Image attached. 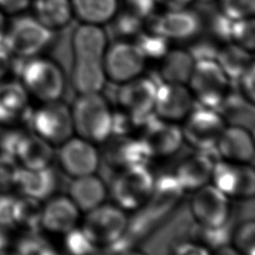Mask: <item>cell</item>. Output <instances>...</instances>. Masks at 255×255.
<instances>
[{"mask_svg":"<svg viewBox=\"0 0 255 255\" xmlns=\"http://www.w3.org/2000/svg\"><path fill=\"white\" fill-rule=\"evenodd\" d=\"M72 48L75 59L102 60L107 49L106 33L96 24L80 25L73 34Z\"/></svg>","mask_w":255,"mask_h":255,"instance_id":"cell-24","label":"cell"},{"mask_svg":"<svg viewBox=\"0 0 255 255\" xmlns=\"http://www.w3.org/2000/svg\"><path fill=\"white\" fill-rule=\"evenodd\" d=\"M102 64L106 77L114 83L122 84L141 74L145 58L135 44L117 42L106 49Z\"/></svg>","mask_w":255,"mask_h":255,"instance_id":"cell-9","label":"cell"},{"mask_svg":"<svg viewBox=\"0 0 255 255\" xmlns=\"http://www.w3.org/2000/svg\"><path fill=\"white\" fill-rule=\"evenodd\" d=\"M7 230L8 229L0 226V254L5 253L9 244V237H8Z\"/></svg>","mask_w":255,"mask_h":255,"instance_id":"cell-50","label":"cell"},{"mask_svg":"<svg viewBox=\"0 0 255 255\" xmlns=\"http://www.w3.org/2000/svg\"><path fill=\"white\" fill-rule=\"evenodd\" d=\"M107 194L103 180L90 173L74 177L69 186V197L80 211L87 212L104 203Z\"/></svg>","mask_w":255,"mask_h":255,"instance_id":"cell-23","label":"cell"},{"mask_svg":"<svg viewBox=\"0 0 255 255\" xmlns=\"http://www.w3.org/2000/svg\"><path fill=\"white\" fill-rule=\"evenodd\" d=\"M192 0H155L169 10L184 9Z\"/></svg>","mask_w":255,"mask_h":255,"instance_id":"cell-49","label":"cell"},{"mask_svg":"<svg viewBox=\"0 0 255 255\" xmlns=\"http://www.w3.org/2000/svg\"><path fill=\"white\" fill-rule=\"evenodd\" d=\"M215 61L229 80H237L253 62L250 51L236 43H228L218 50Z\"/></svg>","mask_w":255,"mask_h":255,"instance_id":"cell-28","label":"cell"},{"mask_svg":"<svg viewBox=\"0 0 255 255\" xmlns=\"http://www.w3.org/2000/svg\"><path fill=\"white\" fill-rule=\"evenodd\" d=\"M114 28L121 36H132L138 34L141 28V17L134 12H124L116 19Z\"/></svg>","mask_w":255,"mask_h":255,"instance_id":"cell-40","label":"cell"},{"mask_svg":"<svg viewBox=\"0 0 255 255\" xmlns=\"http://www.w3.org/2000/svg\"><path fill=\"white\" fill-rule=\"evenodd\" d=\"M104 142L105 158L114 167L122 169L135 164H144L150 157L141 140L128 134L111 133Z\"/></svg>","mask_w":255,"mask_h":255,"instance_id":"cell-16","label":"cell"},{"mask_svg":"<svg viewBox=\"0 0 255 255\" xmlns=\"http://www.w3.org/2000/svg\"><path fill=\"white\" fill-rule=\"evenodd\" d=\"M218 48L216 46L209 42V41H200L194 44L188 52L194 59V61L199 60H215Z\"/></svg>","mask_w":255,"mask_h":255,"instance_id":"cell-44","label":"cell"},{"mask_svg":"<svg viewBox=\"0 0 255 255\" xmlns=\"http://www.w3.org/2000/svg\"><path fill=\"white\" fill-rule=\"evenodd\" d=\"M234 246L237 251L245 255L255 253V223L253 220L243 222L233 236Z\"/></svg>","mask_w":255,"mask_h":255,"instance_id":"cell-36","label":"cell"},{"mask_svg":"<svg viewBox=\"0 0 255 255\" xmlns=\"http://www.w3.org/2000/svg\"><path fill=\"white\" fill-rule=\"evenodd\" d=\"M128 5L131 7L132 12L137 14L139 17L149 16L155 6V0H127Z\"/></svg>","mask_w":255,"mask_h":255,"instance_id":"cell-45","label":"cell"},{"mask_svg":"<svg viewBox=\"0 0 255 255\" xmlns=\"http://www.w3.org/2000/svg\"><path fill=\"white\" fill-rule=\"evenodd\" d=\"M203 1H211V0H203Z\"/></svg>","mask_w":255,"mask_h":255,"instance_id":"cell-52","label":"cell"},{"mask_svg":"<svg viewBox=\"0 0 255 255\" xmlns=\"http://www.w3.org/2000/svg\"><path fill=\"white\" fill-rule=\"evenodd\" d=\"M190 209L201 226L221 227L225 225L229 216V197L213 184L207 183L194 190Z\"/></svg>","mask_w":255,"mask_h":255,"instance_id":"cell-11","label":"cell"},{"mask_svg":"<svg viewBox=\"0 0 255 255\" xmlns=\"http://www.w3.org/2000/svg\"><path fill=\"white\" fill-rule=\"evenodd\" d=\"M193 96L184 84L162 82L156 87L153 114L169 122H178L190 113Z\"/></svg>","mask_w":255,"mask_h":255,"instance_id":"cell-15","label":"cell"},{"mask_svg":"<svg viewBox=\"0 0 255 255\" xmlns=\"http://www.w3.org/2000/svg\"><path fill=\"white\" fill-rule=\"evenodd\" d=\"M23 195L44 200L50 197L57 186V176L49 166L38 169L20 168L16 184Z\"/></svg>","mask_w":255,"mask_h":255,"instance_id":"cell-25","label":"cell"},{"mask_svg":"<svg viewBox=\"0 0 255 255\" xmlns=\"http://www.w3.org/2000/svg\"><path fill=\"white\" fill-rule=\"evenodd\" d=\"M187 84L203 107L216 109L228 95L230 80L215 60H199L194 63Z\"/></svg>","mask_w":255,"mask_h":255,"instance_id":"cell-4","label":"cell"},{"mask_svg":"<svg viewBox=\"0 0 255 255\" xmlns=\"http://www.w3.org/2000/svg\"><path fill=\"white\" fill-rule=\"evenodd\" d=\"M152 32L167 39L186 40L194 37L201 29L198 15L188 10H170L162 16L150 19Z\"/></svg>","mask_w":255,"mask_h":255,"instance_id":"cell-17","label":"cell"},{"mask_svg":"<svg viewBox=\"0 0 255 255\" xmlns=\"http://www.w3.org/2000/svg\"><path fill=\"white\" fill-rule=\"evenodd\" d=\"M31 112L28 107V92L22 83H0V124H10L18 120L28 124Z\"/></svg>","mask_w":255,"mask_h":255,"instance_id":"cell-21","label":"cell"},{"mask_svg":"<svg viewBox=\"0 0 255 255\" xmlns=\"http://www.w3.org/2000/svg\"><path fill=\"white\" fill-rule=\"evenodd\" d=\"M255 24L252 18L238 19L234 21L232 27L231 41L245 48L248 51H253L255 47Z\"/></svg>","mask_w":255,"mask_h":255,"instance_id":"cell-35","label":"cell"},{"mask_svg":"<svg viewBox=\"0 0 255 255\" xmlns=\"http://www.w3.org/2000/svg\"><path fill=\"white\" fill-rule=\"evenodd\" d=\"M234 21V19L226 16L222 12L214 14L210 20L211 32L216 39L223 42H230Z\"/></svg>","mask_w":255,"mask_h":255,"instance_id":"cell-41","label":"cell"},{"mask_svg":"<svg viewBox=\"0 0 255 255\" xmlns=\"http://www.w3.org/2000/svg\"><path fill=\"white\" fill-rule=\"evenodd\" d=\"M239 83L241 96L251 104H254L255 99V70H254V62H252L247 69L242 73V75L236 80Z\"/></svg>","mask_w":255,"mask_h":255,"instance_id":"cell-43","label":"cell"},{"mask_svg":"<svg viewBox=\"0 0 255 255\" xmlns=\"http://www.w3.org/2000/svg\"><path fill=\"white\" fill-rule=\"evenodd\" d=\"M215 149L222 159L247 163L254 157L252 134L247 128L239 126L225 127L217 140Z\"/></svg>","mask_w":255,"mask_h":255,"instance_id":"cell-19","label":"cell"},{"mask_svg":"<svg viewBox=\"0 0 255 255\" xmlns=\"http://www.w3.org/2000/svg\"><path fill=\"white\" fill-rule=\"evenodd\" d=\"M139 139L151 157L173 154L180 147L183 137L181 128L173 122L149 118L142 127Z\"/></svg>","mask_w":255,"mask_h":255,"instance_id":"cell-14","label":"cell"},{"mask_svg":"<svg viewBox=\"0 0 255 255\" xmlns=\"http://www.w3.org/2000/svg\"><path fill=\"white\" fill-rule=\"evenodd\" d=\"M11 53L5 46L4 42L0 43V80L4 77V75L7 73L10 65H11Z\"/></svg>","mask_w":255,"mask_h":255,"instance_id":"cell-48","label":"cell"},{"mask_svg":"<svg viewBox=\"0 0 255 255\" xmlns=\"http://www.w3.org/2000/svg\"><path fill=\"white\" fill-rule=\"evenodd\" d=\"M183 189L174 175H163L154 180L151 194L147 200L156 211L166 210L181 196Z\"/></svg>","mask_w":255,"mask_h":255,"instance_id":"cell-31","label":"cell"},{"mask_svg":"<svg viewBox=\"0 0 255 255\" xmlns=\"http://www.w3.org/2000/svg\"><path fill=\"white\" fill-rule=\"evenodd\" d=\"M30 0H0V9L8 13H18L26 9Z\"/></svg>","mask_w":255,"mask_h":255,"instance_id":"cell-46","label":"cell"},{"mask_svg":"<svg viewBox=\"0 0 255 255\" xmlns=\"http://www.w3.org/2000/svg\"><path fill=\"white\" fill-rule=\"evenodd\" d=\"M35 11L37 19L50 29L63 27L72 16L68 0H36Z\"/></svg>","mask_w":255,"mask_h":255,"instance_id":"cell-30","label":"cell"},{"mask_svg":"<svg viewBox=\"0 0 255 255\" xmlns=\"http://www.w3.org/2000/svg\"><path fill=\"white\" fill-rule=\"evenodd\" d=\"M135 45L145 59H160L168 51V39L152 31L149 33L139 32Z\"/></svg>","mask_w":255,"mask_h":255,"instance_id":"cell-33","label":"cell"},{"mask_svg":"<svg viewBox=\"0 0 255 255\" xmlns=\"http://www.w3.org/2000/svg\"><path fill=\"white\" fill-rule=\"evenodd\" d=\"M20 167L16 158L0 151V191H6L16 184Z\"/></svg>","mask_w":255,"mask_h":255,"instance_id":"cell-37","label":"cell"},{"mask_svg":"<svg viewBox=\"0 0 255 255\" xmlns=\"http://www.w3.org/2000/svg\"><path fill=\"white\" fill-rule=\"evenodd\" d=\"M58 158L63 170L72 177L95 173L99 152L94 143L80 136H71L60 144Z\"/></svg>","mask_w":255,"mask_h":255,"instance_id":"cell-13","label":"cell"},{"mask_svg":"<svg viewBox=\"0 0 255 255\" xmlns=\"http://www.w3.org/2000/svg\"><path fill=\"white\" fill-rule=\"evenodd\" d=\"M176 253L183 254V255H195V254L201 255V254H208L209 251L207 248L197 245V244L184 243L177 247Z\"/></svg>","mask_w":255,"mask_h":255,"instance_id":"cell-47","label":"cell"},{"mask_svg":"<svg viewBox=\"0 0 255 255\" xmlns=\"http://www.w3.org/2000/svg\"><path fill=\"white\" fill-rule=\"evenodd\" d=\"M222 13L238 20L249 18L255 11V0H222Z\"/></svg>","mask_w":255,"mask_h":255,"instance_id":"cell-38","label":"cell"},{"mask_svg":"<svg viewBox=\"0 0 255 255\" xmlns=\"http://www.w3.org/2000/svg\"><path fill=\"white\" fill-rule=\"evenodd\" d=\"M211 181L228 197H249L255 192V172L246 163L217 159Z\"/></svg>","mask_w":255,"mask_h":255,"instance_id":"cell-10","label":"cell"},{"mask_svg":"<svg viewBox=\"0 0 255 255\" xmlns=\"http://www.w3.org/2000/svg\"><path fill=\"white\" fill-rule=\"evenodd\" d=\"M52 29L38 19L23 16L16 18L6 30L4 44L11 55L19 59L35 57L52 40Z\"/></svg>","mask_w":255,"mask_h":255,"instance_id":"cell-5","label":"cell"},{"mask_svg":"<svg viewBox=\"0 0 255 255\" xmlns=\"http://www.w3.org/2000/svg\"><path fill=\"white\" fill-rule=\"evenodd\" d=\"M15 71L22 85L35 98L45 102L59 100L64 91V76L57 63L45 58L19 59Z\"/></svg>","mask_w":255,"mask_h":255,"instance_id":"cell-2","label":"cell"},{"mask_svg":"<svg viewBox=\"0 0 255 255\" xmlns=\"http://www.w3.org/2000/svg\"><path fill=\"white\" fill-rule=\"evenodd\" d=\"M79 216L80 210L69 196H56L42 208L41 227L53 233L66 234L76 227Z\"/></svg>","mask_w":255,"mask_h":255,"instance_id":"cell-20","label":"cell"},{"mask_svg":"<svg viewBox=\"0 0 255 255\" xmlns=\"http://www.w3.org/2000/svg\"><path fill=\"white\" fill-rule=\"evenodd\" d=\"M86 213L81 230L95 246L111 245L126 231L128 219L118 205L102 203Z\"/></svg>","mask_w":255,"mask_h":255,"instance_id":"cell-7","label":"cell"},{"mask_svg":"<svg viewBox=\"0 0 255 255\" xmlns=\"http://www.w3.org/2000/svg\"><path fill=\"white\" fill-rule=\"evenodd\" d=\"M225 128V121L215 109L202 108L185 117L181 128L183 139L197 150L215 148L217 140Z\"/></svg>","mask_w":255,"mask_h":255,"instance_id":"cell-8","label":"cell"},{"mask_svg":"<svg viewBox=\"0 0 255 255\" xmlns=\"http://www.w3.org/2000/svg\"><path fill=\"white\" fill-rule=\"evenodd\" d=\"M154 180L152 173L145 164L122 168L113 179L112 197L122 209H136L147 202Z\"/></svg>","mask_w":255,"mask_h":255,"instance_id":"cell-3","label":"cell"},{"mask_svg":"<svg viewBox=\"0 0 255 255\" xmlns=\"http://www.w3.org/2000/svg\"><path fill=\"white\" fill-rule=\"evenodd\" d=\"M160 59L159 75L162 82L187 84L195 63L188 51L168 50Z\"/></svg>","mask_w":255,"mask_h":255,"instance_id":"cell-27","label":"cell"},{"mask_svg":"<svg viewBox=\"0 0 255 255\" xmlns=\"http://www.w3.org/2000/svg\"><path fill=\"white\" fill-rule=\"evenodd\" d=\"M6 33V23H5V18L4 15L0 9V43L3 42L4 37Z\"/></svg>","mask_w":255,"mask_h":255,"instance_id":"cell-51","label":"cell"},{"mask_svg":"<svg viewBox=\"0 0 255 255\" xmlns=\"http://www.w3.org/2000/svg\"><path fill=\"white\" fill-rule=\"evenodd\" d=\"M65 245L67 249L74 254H87L95 249V245L85 236L81 228H73L66 234Z\"/></svg>","mask_w":255,"mask_h":255,"instance_id":"cell-39","label":"cell"},{"mask_svg":"<svg viewBox=\"0 0 255 255\" xmlns=\"http://www.w3.org/2000/svg\"><path fill=\"white\" fill-rule=\"evenodd\" d=\"M76 14L85 23L102 24L109 21L116 13L117 0H73Z\"/></svg>","mask_w":255,"mask_h":255,"instance_id":"cell-29","label":"cell"},{"mask_svg":"<svg viewBox=\"0 0 255 255\" xmlns=\"http://www.w3.org/2000/svg\"><path fill=\"white\" fill-rule=\"evenodd\" d=\"M16 198L10 194H0V226L6 229L15 227Z\"/></svg>","mask_w":255,"mask_h":255,"instance_id":"cell-42","label":"cell"},{"mask_svg":"<svg viewBox=\"0 0 255 255\" xmlns=\"http://www.w3.org/2000/svg\"><path fill=\"white\" fill-rule=\"evenodd\" d=\"M16 252L22 255H50L56 253L51 243L38 234V231H28L15 246Z\"/></svg>","mask_w":255,"mask_h":255,"instance_id":"cell-34","label":"cell"},{"mask_svg":"<svg viewBox=\"0 0 255 255\" xmlns=\"http://www.w3.org/2000/svg\"><path fill=\"white\" fill-rule=\"evenodd\" d=\"M70 109L78 136L93 143L104 142L110 136L113 112L100 93L79 95Z\"/></svg>","mask_w":255,"mask_h":255,"instance_id":"cell-1","label":"cell"},{"mask_svg":"<svg viewBox=\"0 0 255 255\" xmlns=\"http://www.w3.org/2000/svg\"><path fill=\"white\" fill-rule=\"evenodd\" d=\"M43 206L40 200L23 195L16 198L15 225L25 228L27 231H38L41 227Z\"/></svg>","mask_w":255,"mask_h":255,"instance_id":"cell-32","label":"cell"},{"mask_svg":"<svg viewBox=\"0 0 255 255\" xmlns=\"http://www.w3.org/2000/svg\"><path fill=\"white\" fill-rule=\"evenodd\" d=\"M102 60L75 59L71 80L79 95L100 93L106 82Z\"/></svg>","mask_w":255,"mask_h":255,"instance_id":"cell-26","label":"cell"},{"mask_svg":"<svg viewBox=\"0 0 255 255\" xmlns=\"http://www.w3.org/2000/svg\"><path fill=\"white\" fill-rule=\"evenodd\" d=\"M28 125L52 145H60L73 135L71 109L60 100L45 102L32 111Z\"/></svg>","mask_w":255,"mask_h":255,"instance_id":"cell-6","label":"cell"},{"mask_svg":"<svg viewBox=\"0 0 255 255\" xmlns=\"http://www.w3.org/2000/svg\"><path fill=\"white\" fill-rule=\"evenodd\" d=\"M156 87L151 79L139 75L121 84L117 95L118 103L126 113L146 120L153 114Z\"/></svg>","mask_w":255,"mask_h":255,"instance_id":"cell-12","label":"cell"},{"mask_svg":"<svg viewBox=\"0 0 255 255\" xmlns=\"http://www.w3.org/2000/svg\"><path fill=\"white\" fill-rule=\"evenodd\" d=\"M216 160L208 154V150H198L177 165L174 177L183 190L194 191L209 183Z\"/></svg>","mask_w":255,"mask_h":255,"instance_id":"cell-18","label":"cell"},{"mask_svg":"<svg viewBox=\"0 0 255 255\" xmlns=\"http://www.w3.org/2000/svg\"><path fill=\"white\" fill-rule=\"evenodd\" d=\"M14 157L19 159L25 168H44L50 165L54 157V148L37 133L23 132L15 145Z\"/></svg>","mask_w":255,"mask_h":255,"instance_id":"cell-22","label":"cell"}]
</instances>
